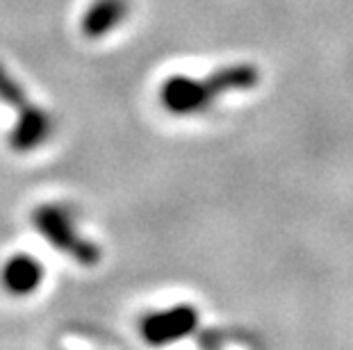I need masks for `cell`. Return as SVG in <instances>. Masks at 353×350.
I'll list each match as a JSON object with an SVG mask.
<instances>
[{
  "label": "cell",
  "mask_w": 353,
  "mask_h": 350,
  "mask_svg": "<svg viewBox=\"0 0 353 350\" xmlns=\"http://www.w3.org/2000/svg\"><path fill=\"white\" fill-rule=\"evenodd\" d=\"M43 282V266L37 257L28 252L12 255L0 269V285L14 298L32 296Z\"/></svg>",
  "instance_id": "5b68a950"
},
{
  "label": "cell",
  "mask_w": 353,
  "mask_h": 350,
  "mask_svg": "<svg viewBox=\"0 0 353 350\" xmlns=\"http://www.w3.org/2000/svg\"><path fill=\"white\" fill-rule=\"evenodd\" d=\"M0 100L7 102V105L14 109H21L28 102L23 87L10 76V71H7L3 64H0Z\"/></svg>",
  "instance_id": "ba28073f"
},
{
  "label": "cell",
  "mask_w": 353,
  "mask_h": 350,
  "mask_svg": "<svg viewBox=\"0 0 353 350\" xmlns=\"http://www.w3.org/2000/svg\"><path fill=\"white\" fill-rule=\"evenodd\" d=\"M160 100L169 114L194 116L203 114L216 98L210 91L205 80H196L190 76H171L169 80H164L160 89Z\"/></svg>",
  "instance_id": "3957f363"
},
{
  "label": "cell",
  "mask_w": 353,
  "mask_h": 350,
  "mask_svg": "<svg viewBox=\"0 0 353 350\" xmlns=\"http://www.w3.org/2000/svg\"><path fill=\"white\" fill-rule=\"evenodd\" d=\"M32 226L52 248H57L59 252L76 259L78 264L94 266L101 262L99 245L85 239L78 232L76 219H73V214L66 205H57V203L39 205L32 212Z\"/></svg>",
  "instance_id": "6da1fadb"
},
{
  "label": "cell",
  "mask_w": 353,
  "mask_h": 350,
  "mask_svg": "<svg viewBox=\"0 0 353 350\" xmlns=\"http://www.w3.org/2000/svg\"><path fill=\"white\" fill-rule=\"evenodd\" d=\"M17 111L19 114L17 121H14V128L10 130V137H7V144L14 153H32L52 137L55 121L46 109L30 105V102H26Z\"/></svg>",
  "instance_id": "277c9868"
},
{
  "label": "cell",
  "mask_w": 353,
  "mask_h": 350,
  "mask_svg": "<svg viewBox=\"0 0 353 350\" xmlns=\"http://www.w3.org/2000/svg\"><path fill=\"white\" fill-rule=\"evenodd\" d=\"M130 3L128 0H94L89 10L82 14L80 30L87 39H101L119 28L128 19Z\"/></svg>",
  "instance_id": "8992f818"
},
{
  "label": "cell",
  "mask_w": 353,
  "mask_h": 350,
  "mask_svg": "<svg viewBox=\"0 0 353 350\" xmlns=\"http://www.w3.org/2000/svg\"><path fill=\"white\" fill-rule=\"evenodd\" d=\"M199 327V309L192 305H174L167 309L151 311L141 318L139 332L148 346L162 348L176 341H183L185 337Z\"/></svg>",
  "instance_id": "7a4b0ae2"
},
{
  "label": "cell",
  "mask_w": 353,
  "mask_h": 350,
  "mask_svg": "<svg viewBox=\"0 0 353 350\" xmlns=\"http://www.w3.org/2000/svg\"><path fill=\"white\" fill-rule=\"evenodd\" d=\"M210 91L214 94V98L219 100L221 96L232 94V91H246L253 89L260 82V73L253 64H230L223 69L212 71L205 78Z\"/></svg>",
  "instance_id": "52a82bcc"
}]
</instances>
